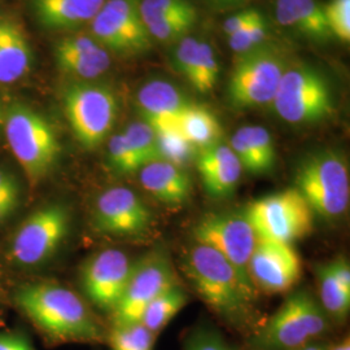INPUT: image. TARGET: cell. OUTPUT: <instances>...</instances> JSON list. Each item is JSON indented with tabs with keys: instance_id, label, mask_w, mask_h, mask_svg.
Listing matches in <instances>:
<instances>
[{
	"instance_id": "cell-1",
	"label": "cell",
	"mask_w": 350,
	"mask_h": 350,
	"mask_svg": "<svg viewBox=\"0 0 350 350\" xmlns=\"http://www.w3.org/2000/svg\"><path fill=\"white\" fill-rule=\"evenodd\" d=\"M21 313L55 342H96L104 331L86 304L68 288L36 283L20 288L14 296Z\"/></svg>"
},
{
	"instance_id": "cell-2",
	"label": "cell",
	"mask_w": 350,
	"mask_h": 350,
	"mask_svg": "<svg viewBox=\"0 0 350 350\" xmlns=\"http://www.w3.org/2000/svg\"><path fill=\"white\" fill-rule=\"evenodd\" d=\"M185 271L201 299L226 321L241 325L250 315L253 286L215 250L196 244L188 252Z\"/></svg>"
},
{
	"instance_id": "cell-3",
	"label": "cell",
	"mask_w": 350,
	"mask_h": 350,
	"mask_svg": "<svg viewBox=\"0 0 350 350\" xmlns=\"http://www.w3.org/2000/svg\"><path fill=\"white\" fill-rule=\"evenodd\" d=\"M3 129L29 183L34 186L42 182L56 165L60 153L52 125L40 113L18 103L4 111Z\"/></svg>"
},
{
	"instance_id": "cell-4",
	"label": "cell",
	"mask_w": 350,
	"mask_h": 350,
	"mask_svg": "<svg viewBox=\"0 0 350 350\" xmlns=\"http://www.w3.org/2000/svg\"><path fill=\"white\" fill-rule=\"evenodd\" d=\"M328 328L323 308L306 292L288 297L275 314L253 335L256 350H297L322 336Z\"/></svg>"
},
{
	"instance_id": "cell-5",
	"label": "cell",
	"mask_w": 350,
	"mask_h": 350,
	"mask_svg": "<svg viewBox=\"0 0 350 350\" xmlns=\"http://www.w3.org/2000/svg\"><path fill=\"white\" fill-rule=\"evenodd\" d=\"M295 188L313 213L328 219L348 211L350 176L345 160L334 150H321L305 157L295 175Z\"/></svg>"
},
{
	"instance_id": "cell-6",
	"label": "cell",
	"mask_w": 350,
	"mask_h": 350,
	"mask_svg": "<svg viewBox=\"0 0 350 350\" xmlns=\"http://www.w3.org/2000/svg\"><path fill=\"white\" fill-rule=\"evenodd\" d=\"M273 105L276 114L288 124H317L334 111L332 91L319 70L308 65L288 66Z\"/></svg>"
},
{
	"instance_id": "cell-7",
	"label": "cell",
	"mask_w": 350,
	"mask_h": 350,
	"mask_svg": "<svg viewBox=\"0 0 350 350\" xmlns=\"http://www.w3.org/2000/svg\"><path fill=\"white\" fill-rule=\"evenodd\" d=\"M63 104L75 138L88 150L100 146L118 116V100L112 88L85 81L65 88Z\"/></svg>"
},
{
	"instance_id": "cell-8",
	"label": "cell",
	"mask_w": 350,
	"mask_h": 350,
	"mask_svg": "<svg viewBox=\"0 0 350 350\" xmlns=\"http://www.w3.org/2000/svg\"><path fill=\"white\" fill-rule=\"evenodd\" d=\"M287 68L286 57L265 44L239 55L227 86L231 105L250 109L273 103Z\"/></svg>"
},
{
	"instance_id": "cell-9",
	"label": "cell",
	"mask_w": 350,
	"mask_h": 350,
	"mask_svg": "<svg viewBox=\"0 0 350 350\" xmlns=\"http://www.w3.org/2000/svg\"><path fill=\"white\" fill-rule=\"evenodd\" d=\"M244 214L257 238L292 244L313 231V211L296 188L252 201Z\"/></svg>"
},
{
	"instance_id": "cell-10",
	"label": "cell",
	"mask_w": 350,
	"mask_h": 350,
	"mask_svg": "<svg viewBox=\"0 0 350 350\" xmlns=\"http://www.w3.org/2000/svg\"><path fill=\"white\" fill-rule=\"evenodd\" d=\"M70 227L69 209L59 202H51L29 214L13 234L10 257L23 267H34L47 262L62 247Z\"/></svg>"
},
{
	"instance_id": "cell-11",
	"label": "cell",
	"mask_w": 350,
	"mask_h": 350,
	"mask_svg": "<svg viewBox=\"0 0 350 350\" xmlns=\"http://www.w3.org/2000/svg\"><path fill=\"white\" fill-rule=\"evenodd\" d=\"M140 1L105 0L90 23V34L108 52L134 56L150 51L153 39L142 18Z\"/></svg>"
},
{
	"instance_id": "cell-12",
	"label": "cell",
	"mask_w": 350,
	"mask_h": 350,
	"mask_svg": "<svg viewBox=\"0 0 350 350\" xmlns=\"http://www.w3.org/2000/svg\"><path fill=\"white\" fill-rule=\"evenodd\" d=\"M193 238L198 244L219 253L247 284L254 286L250 275V261L257 235L245 214H209L195 226Z\"/></svg>"
},
{
	"instance_id": "cell-13",
	"label": "cell",
	"mask_w": 350,
	"mask_h": 350,
	"mask_svg": "<svg viewBox=\"0 0 350 350\" xmlns=\"http://www.w3.org/2000/svg\"><path fill=\"white\" fill-rule=\"evenodd\" d=\"M175 284L174 269L163 253H152L134 263L121 300L113 309L114 325L140 323L147 306L166 288Z\"/></svg>"
},
{
	"instance_id": "cell-14",
	"label": "cell",
	"mask_w": 350,
	"mask_h": 350,
	"mask_svg": "<svg viewBox=\"0 0 350 350\" xmlns=\"http://www.w3.org/2000/svg\"><path fill=\"white\" fill-rule=\"evenodd\" d=\"M134 263L122 250H105L92 256L82 270V286L90 300L112 310L121 300Z\"/></svg>"
},
{
	"instance_id": "cell-15",
	"label": "cell",
	"mask_w": 350,
	"mask_h": 350,
	"mask_svg": "<svg viewBox=\"0 0 350 350\" xmlns=\"http://www.w3.org/2000/svg\"><path fill=\"white\" fill-rule=\"evenodd\" d=\"M253 284L278 293L293 287L301 276V260L292 244L257 238L250 261Z\"/></svg>"
},
{
	"instance_id": "cell-16",
	"label": "cell",
	"mask_w": 350,
	"mask_h": 350,
	"mask_svg": "<svg viewBox=\"0 0 350 350\" xmlns=\"http://www.w3.org/2000/svg\"><path fill=\"white\" fill-rule=\"evenodd\" d=\"M95 226L114 235H137L150 224V213L138 195L127 187L103 192L95 205Z\"/></svg>"
},
{
	"instance_id": "cell-17",
	"label": "cell",
	"mask_w": 350,
	"mask_h": 350,
	"mask_svg": "<svg viewBox=\"0 0 350 350\" xmlns=\"http://www.w3.org/2000/svg\"><path fill=\"white\" fill-rule=\"evenodd\" d=\"M55 62L63 75L88 82L109 69L111 55L91 34H72L57 42Z\"/></svg>"
},
{
	"instance_id": "cell-18",
	"label": "cell",
	"mask_w": 350,
	"mask_h": 350,
	"mask_svg": "<svg viewBox=\"0 0 350 350\" xmlns=\"http://www.w3.org/2000/svg\"><path fill=\"white\" fill-rule=\"evenodd\" d=\"M137 104L143 121L157 130L178 126L179 117L189 103L174 85L156 79L139 90Z\"/></svg>"
},
{
	"instance_id": "cell-19",
	"label": "cell",
	"mask_w": 350,
	"mask_h": 350,
	"mask_svg": "<svg viewBox=\"0 0 350 350\" xmlns=\"http://www.w3.org/2000/svg\"><path fill=\"white\" fill-rule=\"evenodd\" d=\"M198 170L204 188L214 198L231 195L238 186L243 167L234 150L224 143L201 150L198 160Z\"/></svg>"
},
{
	"instance_id": "cell-20",
	"label": "cell",
	"mask_w": 350,
	"mask_h": 350,
	"mask_svg": "<svg viewBox=\"0 0 350 350\" xmlns=\"http://www.w3.org/2000/svg\"><path fill=\"white\" fill-rule=\"evenodd\" d=\"M33 64V50L24 27L0 14V83L12 85L24 78Z\"/></svg>"
},
{
	"instance_id": "cell-21",
	"label": "cell",
	"mask_w": 350,
	"mask_h": 350,
	"mask_svg": "<svg viewBox=\"0 0 350 350\" xmlns=\"http://www.w3.org/2000/svg\"><path fill=\"white\" fill-rule=\"evenodd\" d=\"M278 23L299 37L327 42L332 37L318 0H276Z\"/></svg>"
},
{
	"instance_id": "cell-22",
	"label": "cell",
	"mask_w": 350,
	"mask_h": 350,
	"mask_svg": "<svg viewBox=\"0 0 350 350\" xmlns=\"http://www.w3.org/2000/svg\"><path fill=\"white\" fill-rule=\"evenodd\" d=\"M140 182L150 195L167 205H182L191 199L192 185L187 173L173 163L159 160L140 169Z\"/></svg>"
},
{
	"instance_id": "cell-23",
	"label": "cell",
	"mask_w": 350,
	"mask_h": 350,
	"mask_svg": "<svg viewBox=\"0 0 350 350\" xmlns=\"http://www.w3.org/2000/svg\"><path fill=\"white\" fill-rule=\"evenodd\" d=\"M230 147L237 154L243 170L252 174L269 173L275 165V144L271 134L262 126L239 129L231 139Z\"/></svg>"
},
{
	"instance_id": "cell-24",
	"label": "cell",
	"mask_w": 350,
	"mask_h": 350,
	"mask_svg": "<svg viewBox=\"0 0 350 350\" xmlns=\"http://www.w3.org/2000/svg\"><path fill=\"white\" fill-rule=\"evenodd\" d=\"M105 0H33L38 23L51 30L75 29L91 23Z\"/></svg>"
},
{
	"instance_id": "cell-25",
	"label": "cell",
	"mask_w": 350,
	"mask_h": 350,
	"mask_svg": "<svg viewBox=\"0 0 350 350\" xmlns=\"http://www.w3.org/2000/svg\"><path fill=\"white\" fill-rule=\"evenodd\" d=\"M178 129L196 150L212 147L222 138V127L217 117L205 107L191 103L180 114Z\"/></svg>"
},
{
	"instance_id": "cell-26",
	"label": "cell",
	"mask_w": 350,
	"mask_h": 350,
	"mask_svg": "<svg viewBox=\"0 0 350 350\" xmlns=\"http://www.w3.org/2000/svg\"><path fill=\"white\" fill-rule=\"evenodd\" d=\"M186 304V291L175 283L150 302L142 317L140 323L156 336L185 308Z\"/></svg>"
},
{
	"instance_id": "cell-27",
	"label": "cell",
	"mask_w": 350,
	"mask_h": 350,
	"mask_svg": "<svg viewBox=\"0 0 350 350\" xmlns=\"http://www.w3.org/2000/svg\"><path fill=\"white\" fill-rule=\"evenodd\" d=\"M160 157L163 161L185 167L196 154V148L180 133L178 126L154 130Z\"/></svg>"
},
{
	"instance_id": "cell-28",
	"label": "cell",
	"mask_w": 350,
	"mask_h": 350,
	"mask_svg": "<svg viewBox=\"0 0 350 350\" xmlns=\"http://www.w3.org/2000/svg\"><path fill=\"white\" fill-rule=\"evenodd\" d=\"M318 279L323 310L332 315L335 319L344 321L349 313L350 292H347L338 286L329 265H325L318 269Z\"/></svg>"
},
{
	"instance_id": "cell-29",
	"label": "cell",
	"mask_w": 350,
	"mask_h": 350,
	"mask_svg": "<svg viewBox=\"0 0 350 350\" xmlns=\"http://www.w3.org/2000/svg\"><path fill=\"white\" fill-rule=\"evenodd\" d=\"M219 77V64L212 46L199 42L198 53L188 82L201 94H209L214 90Z\"/></svg>"
},
{
	"instance_id": "cell-30",
	"label": "cell",
	"mask_w": 350,
	"mask_h": 350,
	"mask_svg": "<svg viewBox=\"0 0 350 350\" xmlns=\"http://www.w3.org/2000/svg\"><path fill=\"white\" fill-rule=\"evenodd\" d=\"M122 134L143 166L161 160L154 130L143 120L131 122L126 127L125 131H122Z\"/></svg>"
},
{
	"instance_id": "cell-31",
	"label": "cell",
	"mask_w": 350,
	"mask_h": 350,
	"mask_svg": "<svg viewBox=\"0 0 350 350\" xmlns=\"http://www.w3.org/2000/svg\"><path fill=\"white\" fill-rule=\"evenodd\" d=\"M154 335L142 323L114 325L111 334L112 350H153Z\"/></svg>"
},
{
	"instance_id": "cell-32",
	"label": "cell",
	"mask_w": 350,
	"mask_h": 350,
	"mask_svg": "<svg viewBox=\"0 0 350 350\" xmlns=\"http://www.w3.org/2000/svg\"><path fill=\"white\" fill-rule=\"evenodd\" d=\"M196 20H198V14L174 16V17L152 21L146 26L153 40L170 43V42L180 40L187 37L191 29L196 24Z\"/></svg>"
},
{
	"instance_id": "cell-33",
	"label": "cell",
	"mask_w": 350,
	"mask_h": 350,
	"mask_svg": "<svg viewBox=\"0 0 350 350\" xmlns=\"http://www.w3.org/2000/svg\"><path fill=\"white\" fill-rule=\"evenodd\" d=\"M140 14L147 25L148 23L161 18L198 13L196 8L188 0H142Z\"/></svg>"
},
{
	"instance_id": "cell-34",
	"label": "cell",
	"mask_w": 350,
	"mask_h": 350,
	"mask_svg": "<svg viewBox=\"0 0 350 350\" xmlns=\"http://www.w3.org/2000/svg\"><path fill=\"white\" fill-rule=\"evenodd\" d=\"M108 159L113 169L122 174H130L138 172L143 165L138 156L127 143L122 133L113 135L108 143Z\"/></svg>"
},
{
	"instance_id": "cell-35",
	"label": "cell",
	"mask_w": 350,
	"mask_h": 350,
	"mask_svg": "<svg viewBox=\"0 0 350 350\" xmlns=\"http://www.w3.org/2000/svg\"><path fill=\"white\" fill-rule=\"evenodd\" d=\"M329 33L342 43L350 40V0H329L323 4Z\"/></svg>"
},
{
	"instance_id": "cell-36",
	"label": "cell",
	"mask_w": 350,
	"mask_h": 350,
	"mask_svg": "<svg viewBox=\"0 0 350 350\" xmlns=\"http://www.w3.org/2000/svg\"><path fill=\"white\" fill-rule=\"evenodd\" d=\"M269 34V25L266 18L239 30L238 33L228 37L230 49L238 55L245 53L263 46Z\"/></svg>"
},
{
	"instance_id": "cell-37",
	"label": "cell",
	"mask_w": 350,
	"mask_h": 350,
	"mask_svg": "<svg viewBox=\"0 0 350 350\" xmlns=\"http://www.w3.org/2000/svg\"><path fill=\"white\" fill-rule=\"evenodd\" d=\"M262 18H265V16L260 11L245 10V11H241V12L228 17L224 24V31L227 37H230V36L238 33L239 30L247 27L253 23H257Z\"/></svg>"
},
{
	"instance_id": "cell-38",
	"label": "cell",
	"mask_w": 350,
	"mask_h": 350,
	"mask_svg": "<svg viewBox=\"0 0 350 350\" xmlns=\"http://www.w3.org/2000/svg\"><path fill=\"white\" fill-rule=\"evenodd\" d=\"M187 350H232L222 338L214 334L202 332L188 341Z\"/></svg>"
},
{
	"instance_id": "cell-39",
	"label": "cell",
	"mask_w": 350,
	"mask_h": 350,
	"mask_svg": "<svg viewBox=\"0 0 350 350\" xmlns=\"http://www.w3.org/2000/svg\"><path fill=\"white\" fill-rule=\"evenodd\" d=\"M0 350H36L20 332H0Z\"/></svg>"
},
{
	"instance_id": "cell-40",
	"label": "cell",
	"mask_w": 350,
	"mask_h": 350,
	"mask_svg": "<svg viewBox=\"0 0 350 350\" xmlns=\"http://www.w3.org/2000/svg\"><path fill=\"white\" fill-rule=\"evenodd\" d=\"M0 196H21V186L17 178L0 166Z\"/></svg>"
},
{
	"instance_id": "cell-41",
	"label": "cell",
	"mask_w": 350,
	"mask_h": 350,
	"mask_svg": "<svg viewBox=\"0 0 350 350\" xmlns=\"http://www.w3.org/2000/svg\"><path fill=\"white\" fill-rule=\"evenodd\" d=\"M331 267V271L335 276L338 286L350 292V267L347 260H338L334 262L328 263Z\"/></svg>"
},
{
	"instance_id": "cell-42",
	"label": "cell",
	"mask_w": 350,
	"mask_h": 350,
	"mask_svg": "<svg viewBox=\"0 0 350 350\" xmlns=\"http://www.w3.org/2000/svg\"><path fill=\"white\" fill-rule=\"evenodd\" d=\"M21 196H0V225L8 221L17 211Z\"/></svg>"
},
{
	"instance_id": "cell-43",
	"label": "cell",
	"mask_w": 350,
	"mask_h": 350,
	"mask_svg": "<svg viewBox=\"0 0 350 350\" xmlns=\"http://www.w3.org/2000/svg\"><path fill=\"white\" fill-rule=\"evenodd\" d=\"M328 350H350L349 338H345L344 340H341L335 347L328 348Z\"/></svg>"
},
{
	"instance_id": "cell-44",
	"label": "cell",
	"mask_w": 350,
	"mask_h": 350,
	"mask_svg": "<svg viewBox=\"0 0 350 350\" xmlns=\"http://www.w3.org/2000/svg\"><path fill=\"white\" fill-rule=\"evenodd\" d=\"M299 350H328V347H325L323 344H318V342H310L305 347H302Z\"/></svg>"
},
{
	"instance_id": "cell-45",
	"label": "cell",
	"mask_w": 350,
	"mask_h": 350,
	"mask_svg": "<svg viewBox=\"0 0 350 350\" xmlns=\"http://www.w3.org/2000/svg\"><path fill=\"white\" fill-rule=\"evenodd\" d=\"M3 124H4V111L0 105V129H3Z\"/></svg>"
}]
</instances>
